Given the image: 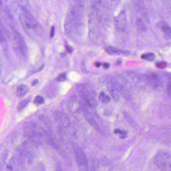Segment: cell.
I'll return each instance as SVG.
<instances>
[{
    "label": "cell",
    "mask_w": 171,
    "mask_h": 171,
    "mask_svg": "<svg viewBox=\"0 0 171 171\" xmlns=\"http://www.w3.org/2000/svg\"><path fill=\"white\" fill-rule=\"evenodd\" d=\"M154 162L162 171H171V155L165 151H160L155 155Z\"/></svg>",
    "instance_id": "cell-1"
},
{
    "label": "cell",
    "mask_w": 171,
    "mask_h": 171,
    "mask_svg": "<svg viewBox=\"0 0 171 171\" xmlns=\"http://www.w3.org/2000/svg\"><path fill=\"white\" fill-rule=\"evenodd\" d=\"M25 132L28 137L33 141H40L41 138L45 137V132L42 128L34 123H29L25 127Z\"/></svg>",
    "instance_id": "cell-2"
},
{
    "label": "cell",
    "mask_w": 171,
    "mask_h": 171,
    "mask_svg": "<svg viewBox=\"0 0 171 171\" xmlns=\"http://www.w3.org/2000/svg\"><path fill=\"white\" fill-rule=\"evenodd\" d=\"M73 148L79 171H89L88 159L83 151L77 146Z\"/></svg>",
    "instance_id": "cell-3"
},
{
    "label": "cell",
    "mask_w": 171,
    "mask_h": 171,
    "mask_svg": "<svg viewBox=\"0 0 171 171\" xmlns=\"http://www.w3.org/2000/svg\"><path fill=\"white\" fill-rule=\"evenodd\" d=\"M115 26L118 30L124 31L127 25V19L124 12H122L115 19Z\"/></svg>",
    "instance_id": "cell-4"
},
{
    "label": "cell",
    "mask_w": 171,
    "mask_h": 171,
    "mask_svg": "<svg viewBox=\"0 0 171 171\" xmlns=\"http://www.w3.org/2000/svg\"><path fill=\"white\" fill-rule=\"evenodd\" d=\"M106 51L110 55H115V54H128L129 53V52H128L127 51H123L122 50L117 48L115 47H112V46L107 47L106 49Z\"/></svg>",
    "instance_id": "cell-5"
},
{
    "label": "cell",
    "mask_w": 171,
    "mask_h": 171,
    "mask_svg": "<svg viewBox=\"0 0 171 171\" xmlns=\"http://www.w3.org/2000/svg\"><path fill=\"white\" fill-rule=\"evenodd\" d=\"M29 91V88L25 84L19 85L17 88V96L19 97L25 96Z\"/></svg>",
    "instance_id": "cell-6"
},
{
    "label": "cell",
    "mask_w": 171,
    "mask_h": 171,
    "mask_svg": "<svg viewBox=\"0 0 171 171\" xmlns=\"http://www.w3.org/2000/svg\"><path fill=\"white\" fill-rule=\"evenodd\" d=\"M25 25L28 28H33L36 27L37 26V22L36 21L33 17L31 16H28L25 19Z\"/></svg>",
    "instance_id": "cell-7"
},
{
    "label": "cell",
    "mask_w": 171,
    "mask_h": 171,
    "mask_svg": "<svg viewBox=\"0 0 171 171\" xmlns=\"http://www.w3.org/2000/svg\"><path fill=\"white\" fill-rule=\"evenodd\" d=\"M99 99L101 102L104 103H108L110 101V98L109 96L103 92L100 93L99 96Z\"/></svg>",
    "instance_id": "cell-8"
},
{
    "label": "cell",
    "mask_w": 171,
    "mask_h": 171,
    "mask_svg": "<svg viewBox=\"0 0 171 171\" xmlns=\"http://www.w3.org/2000/svg\"><path fill=\"white\" fill-rule=\"evenodd\" d=\"M146 80L151 83H155L158 81L159 76L155 73H151L147 75L146 76Z\"/></svg>",
    "instance_id": "cell-9"
},
{
    "label": "cell",
    "mask_w": 171,
    "mask_h": 171,
    "mask_svg": "<svg viewBox=\"0 0 171 171\" xmlns=\"http://www.w3.org/2000/svg\"><path fill=\"white\" fill-rule=\"evenodd\" d=\"M142 58L144 60H147L149 61H153L155 59V55L153 53L143 54L142 55Z\"/></svg>",
    "instance_id": "cell-10"
},
{
    "label": "cell",
    "mask_w": 171,
    "mask_h": 171,
    "mask_svg": "<svg viewBox=\"0 0 171 171\" xmlns=\"http://www.w3.org/2000/svg\"><path fill=\"white\" fill-rule=\"evenodd\" d=\"M114 133L119 136V137L122 139H124L127 137V132L122 129H116L114 131Z\"/></svg>",
    "instance_id": "cell-11"
},
{
    "label": "cell",
    "mask_w": 171,
    "mask_h": 171,
    "mask_svg": "<svg viewBox=\"0 0 171 171\" xmlns=\"http://www.w3.org/2000/svg\"><path fill=\"white\" fill-rule=\"evenodd\" d=\"M164 36L165 39L169 40L171 39V28L169 26L165 28L163 30Z\"/></svg>",
    "instance_id": "cell-12"
},
{
    "label": "cell",
    "mask_w": 171,
    "mask_h": 171,
    "mask_svg": "<svg viewBox=\"0 0 171 171\" xmlns=\"http://www.w3.org/2000/svg\"><path fill=\"white\" fill-rule=\"evenodd\" d=\"M137 26L138 30L141 31H146V27L144 22L141 19H138L137 21Z\"/></svg>",
    "instance_id": "cell-13"
},
{
    "label": "cell",
    "mask_w": 171,
    "mask_h": 171,
    "mask_svg": "<svg viewBox=\"0 0 171 171\" xmlns=\"http://www.w3.org/2000/svg\"><path fill=\"white\" fill-rule=\"evenodd\" d=\"M29 102H30V99H26L22 101L19 103L18 105L17 106V110L19 111L23 110L28 105Z\"/></svg>",
    "instance_id": "cell-14"
},
{
    "label": "cell",
    "mask_w": 171,
    "mask_h": 171,
    "mask_svg": "<svg viewBox=\"0 0 171 171\" xmlns=\"http://www.w3.org/2000/svg\"><path fill=\"white\" fill-rule=\"evenodd\" d=\"M157 26H158V27L160 28V29H162V30H163L165 28L168 27L169 25L166 22L161 21H160L158 23V24H157Z\"/></svg>",
    "instance_id": "cell-15"
},
{
    "label": "cell",
    "mask_w": 171,
    "mask_h": 171,
    "mask_svg": "<svg viewBox=\"0 0 171 171\" xmlns=\"http://www.w3.org/2000/svg\"><path fill=\"white\" fill-rule=\"evenodd\" d=\"M35 102L37 103V104H39V105H41L42 103L44 102V99L41 96H37L35 98Z\"/></svg>",
    "instance_id": "cell-16"
},
{
    "label": "cell",
    "mask_w": 171,
    "mask_h": 171,
    "mask_svg": "<svg viewBox=\"0 0 171 171\" xmlns=\"http://www.w3.org/2000/svg\"><path fill=\"white\" fill-rule=\"evenodd\" d=\"M156 66L160 69H163L167 66V63L164 61L158 62L155 64Z\"/></svg>",
    "instance_id": "cell-17"
},
{
    "label": "cell",
    "mask_w": 171,
    "mask_h": 171,
    "mask_svg": "<svg viewBox=\"0 0 171 171\" xmlns=\"http://www.w3.org/2000/svg\"><path fill=\"white\" fill-rule=\"evenodd\" d=\"M66 79V75L64 73H61V74H60L59 75V76H58L57 78V79L58 81H65Z\"/></svg>",
    "instance_id": "cell-18"
},
{
    "label": "cell",
    "mask_w": 171,
    "mask_h": 171,
    "mask_svg": "<svg viewBox=\"0 0 171 171\" xmlns=\"http://www.w3.org/2000/svg\"><path fill=\"white\" fill-rule=\"evenodd\" d=\"M167 90V92L169 95L171 96V81H169L168 84Z\"/></svg>",
    "instance_id": "cell-19"
},
{
    "label": "cell",
    "mask_w": 171,
    "mask_h": 171,
    "mask_svg": "<svg viewBox=\"0 0 171 171\" xmlns=\"http://www.w3.org/2000/svg\"><path fill=\"white\" fill-rule=\"evenodd\" d=\"M54 33H55V29L53 26L52 27L51 29V31H50V36L51 37H53L54 35Z\"/></svg>",
    "instance_id": "cell-20"
},
{
    "label": "cell",
    "mask_w": 171,
    "mask_h": 171,
    "mask_svg": "<svg viewBox=\"0 0 171 171\" xmlns=\"http://www.w3.org/2000/svg\"><path fill=\"white\" fill-rule=\"evenodd\" d=\"M38 80H34V81H33V82H32V86H35V85H36L37 84H38Z\"/></svg>",
    "instance_id": "cell-21"
},
{
    "label": "cell",
    "mask_w": 171,
    "mask_h": 171,
    "mask_svg": "<svg viewBox=\"0 0 171 171\" xmlns=\"http://www.w3.org/2000/svg\"><path fill=\"white\" fill-rule=\"evenodd\" d=\"M110 66V64H109V63H103V67H105V68H109Z\"/></svg>",
    "instance_id": "cell-22"
},
{
    "label": "cell",
    "mask_w": 171,
    "mask_h": 171,
    "mask_svg": "<svg viewBox=\"0 0 171 171\" xmlns=\"http://www.w3.org/2000/svg\"><path fill=\"white\" fill-rule=\"evenodd\" d=\"M56 171H62L60 167V166H57L56 168Z\"/></svg>",
    "instance_id": "cell-23"
},
{
    "label": "cell",
    "mask_w": 171,
    "mask_h": 171,
    "mask_svg": "<svg viewBox=\"0 0 171 171\" xmlns=\"http://www.w3.org/2000/svg\"><path fill=\"white\" fill-rule=\"evenodd\" d=\"M95 65H96V66L97 67H100L101 65V63L100 62H97L96 63Z\"/></svg>",
    "instance_id": "cell-24"
},
{
    "label": "cell",
    "mask_w": 171,
    "mask_h": 171,
    "mask_svg": "<svg viewBox=\"0 0 171 171\" xmlns=\"http://www.w3.org/2000/svg\"><path fill=\"white\" fill-rule=\"evenodd\" d=\"M116 63H117V64H118V65H120V64H122V61L121 60H118Z\"/></svg>",
    "instance_id": "cell-25"
}]
</instances>
